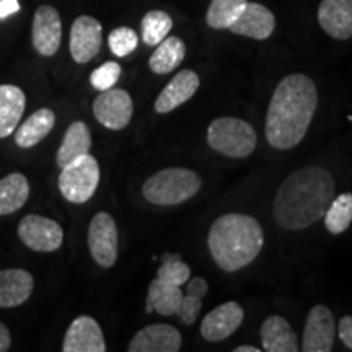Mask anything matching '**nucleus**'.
I'll list each match as a JSON object with an SVG mask.
<instances>
[{"instance_id": "1", "label": "nucleus", "mask_w": 352, "mask_h": 352, "mask_svg": "<svg viewBox=\"0 0 352 352\" xmlns=\"http://www.w3.org/2000/svg\"><path fill=\"white\" fill-rule=\"evenodd\" d=\"M318 107L315 82L303 74L284 77L272 94L266 114V139L277 151L296 147L307 135Z\"/></svg>"}, {"instance_id": "2", "label": "nucleus", "mask_w": 352, "mask_h": 352, "mask_svg": "<svg viewBox=\"0 0 352 352\" xmlns=\"http://www.w3.org/2000/svg\"><path fill=\"white\" fill-rule=\"evenodd\" d=\"M334 179L321 166H305L284 179L272 206L276 223L284 230H302L323 219L334 199Z\"/></svg>"}, {"instance_id": "3", "label": "nucleus", "mask_w": 352, "mask_h": 352, "mask_svg": "<svg viewBox=\"0 0 352 352\" xmlns=\"http://www.w3.org/2000/svg\"><path fill=\"white\" fill-rule=\"evenodd\" d=\"M208 245L220 270L239 271L252 264L261 253L263 228L252 215L226 214L210 227Z\"/></svg>"}, {"instance_id": "4", "label": "nucleus", "mask_w": 352, "mask_h": 352, "mask_svg": "<svg viewBox=\"0 0 352 352\" xmlns=\"http://www.w3.org/2000/svg\"><path fill=\"white\" fill-rule=\"evenodd\" d=\"M201 176L188 168H165L152 175L142 186L145 199L157 206H175L195 197L201 189Z\"/></svg>"}, {"instance_id": "5", "label": "nucleus", "mask_w": 352, "mask_h": 352, "mask_svg": "<svg viewBox=\"0 0 352 352\" xmlns=\"http://www.w3.org/2000/svg\"><path fill=\"white\" fill-rule=\"evenodd\" d=\"M208 144L212 151L232 158H245L256 148V132L239 118H219L208 129Z\"/></svg>"}, {"instance_id": "6", "label": "nucleus", "mask_w": 352, "mask_h": 352, "mask_svg": "<svg viewBox=\"0 0 352 352\" xmlns=\"http://www.w3.org/2000/svg\"><path fill=\"white\" fill-rule=\"evenodd\" d=\"M100 183V166L90 153L65 165L59 176V189L69 202L83 204L95 195Z\"/></svg>"}, {"instance_id": "7", "label": "nucleus", "mask_w": 352, "mask_h": 352, "mask_svg": "<svg viewBox=\"0 0 352 352\" xmlns=\"http://www.w3.org/2000/svg\"><path fill=\"white\" fill-rule=\"evenodd\" d=\"M88 248L101 267H113L118 259V227L108 212H98L88 228Z\"/></svg>"}, {"instance_id": "8", "label": "nucleus", "mask_w": 352, "mask_h": 352, "mask_svg": "<svg viewBox=\"0 0 352 352\" xmlns=\"http://www.w3.org/2000/svg\"><path fill=\"white\" fill-rule=\"evenodd\" d=\"M19 236L34 252L51 253L60 248L64 240L63 228L54 220L41 215H26L19 226Z\"/></svg>"}, {"instance_id": "9", "label": "nucleus", "mask_w": 352, "mask_h": 352, "mask_svg": "<svg viewBox=\"0 0 352 352\" xmlns=\"http://www.w3.org/2000/svg\"><path fill=\"white\" fill-rule=\"evenodd\" d=\"M134 104L131 95L121 88L101 91L94 101V114L100 124L113 131H121L131 122Z\"/></svg>"}, {"instance_id": "10", "label": "nucleus", "mask_w": 352, "mask_h": 352, "mask_svg": "<svg viewBox=\"0 0 352 352\" xmlns=\"http://www.w3.org/2000/svg\"><path fill=\"white\" fill-rule=\"evenodd\" d=\"M336 338V323L328 307L316 305L307 316L305 331H303V352H329L333 351Z\"/></svg>"}, {"instance_id": "11", "label": "nucleus", "mask_w": 352, "mask_h": 352, "mask_svg": "<svg viewBox=\"0 0 352 352\" xmlns=\"http://www.w3.org/2000/svg\"><path fill=\"white\" fill-rule=\"evenodd\" d=\"M103 43V28L94 16L82 15L70 28V54L77 64L90 63Z\"/></svg>"}, {"instance_id": "12", "label": "nucleus", "mask_w": 352, "mask_h": 352, "mask_svg": "<svg viewBox=\"0 0 352 352\" xmlns=\"http://www.w3.org/2000/svg\"><path fill=\"white\" fill-rule=\"evenodd\" d=\"M63 39V21L59 12L51 6H41L34 13L33 46L44 57L54 56Z\"/></svg>"}, {"instance_id": "13", "label": "nucleus", "mask_w": 352, "mask_h": 352, "mask_svg": "<svg viewBox=\"0 0 352 352\" xmlns=\"http://www.w3.org/2000/svg\"><path fill=\"white\" fill-rule=\"evenodd\" d=\"M243 308L236 302H226L204 316L201 334L206 341L219 342L230 338L243 323Z\"/></svg>"}, {"instance_id": "14", "label": "nucleus", "mask_w": 352, "mask_h": 352, "mask_svg": "<svg viewBox=\"0 0 352 352\" xmlns=\"http://www.w3.org/2000/svg\"><path fill=\"white\" fill-rule=\"evenodd\" d=\"M182 334L173 327L164 323L148 324L132 338L129 352H178L182 349Z\"/></svg>"}, {"instance_id": "15", "label": "nucleus", "mask_w": 352, "mask_h": 352, "mask_svg": "<svg viewBox=\"0 0 352 352\" xmlns=\"http://www.w3.org/2000/svg\"><path fill=\"white\" fill-rule=\"evenodd\" d=\"M64 352H104L103 331L91 316H78L72 321L63 342Z\"/></svg>"}, {"instance_id": "16", "label": "nucleus", "mask_w": 352, "mask_h": 352, "mask_svg": "<svg viewBox=\"0 0 352 352\" xmlns=\"http://www.w3.org/2000/svg\"><path fill=\"white\" fill-rule=\"evenodd\" d=\"M276 19L270 8H266L261 3L248 2L243 10L233 23L230 25V32L240 36H248L253 39H267L274 33Z\"/></svg>"}, {"instance_id": "17", "label": "nucleus", "mask_w": 352, "mask_h": 352, "mask_svg": "<svg viewBox=\"0 0 352 352\" xmlns=\"http://www.w3.org/2000/svg\"><path fill=\"white\" fill-rule=\"evenodd\" d=\"M320 26L329 36L346 41L352 36V0H323L318 8Z\"/></svg>"}, {"instance_id": "18", "label": "nucleus", "mask_w": 352, "mask_h": 352, "mask_svg": "<svg viewBox=\"0 0 352 352\" xmlns=\"http://www.w3.org/2000/svg\"><path fill=\"white\" fill-rule=\"evenodd\" d=\"M201 82L195 70H182L171 78L168 85L164 88L158 98L155 100V111L160 114H166L173 111L189 98H192L199 88Z\"/></svg>"}, {"instance_id": "19", "label": "nucleus", "mask_w": 352, "mask_h": 352, "mask_svg": "<svg viewBox=\"0 0 352 352\" xmlns=\"http://www.w3.org/2000/svg\"><path fill=\"white\" fill-rule=\"evenodd\" d=\"M263 349L267 352H297L300 351L298 338L290 328L287 320L274 315L264 320L261 324Z\"/></svg>"}, {"instance_id": "20", "label": "nucleus", "mask_w": 352, "mask_h": 352, "mask_svg": "<svg viewBox=\"0 0 352 352\" xmlns=\"http://www.w3.org/2000/svg\"><path fill=\"white\" fill-rule=\"evenodd\" d=\"M33 276L23 270L0 271V307H19L33 292Z\"/></svg>"}, {"instance_id": "21", "label": "nucleus", "mask_w": 352, "mask_h": 352, "mask_svg": "<svg viewBox=\"0 0 352 352\" xmlns=\"http://www.w3.org/2000/svg\"><path fill=\"white\" fill-rule=\"evenodd\" d=\"M26 98L15 85H0V139L13 134L23 116Z\"/></svg>"}, {"instance_id": "22", "label": "nucleus", "mask_w": 352, "mask_h": 352, "mask_svg": "<svg viewBox=\"0 0 352 352\" xmlns=\"http://www.w3.org/2000/svg\"><path fill=\"white\" fill-rule=\"evenodd\" d=\"M183 290L178 285L164 283L158 277L152 280L151 287L147 292V300H145V310L147 314L157 311L164 316L176 315L179 305H182Z\"/></svg>"}, {"instance_id": "23", "label": "nucleus", "mask_w": 352, "mask_h": 352, "mask_svg": "<svg viewBox=\"0 0 352 352\" xmlns=\"http://www.w3.org/2000/svg\"><path fill=\"white\" fill-rule=\"evenodd\" d=\"M91 147V134L85 122L76 121L69 126L65 132L63 144H60L59 152H57L56 164L59 168H64L76 158L90 153Z\"/></svg>"}, {"instance_id": "24", "label": "nucleus", "mask_w": 352, "mask_h": 352, "mask_svg": "<svg viewBox=\"0 0 352 352\" xmlns=\"http://www.w3.org/2000/svg\"><path fill=\"white\" fill-rule=\"evenodd\" d=\"M56 122V116L51 109L43 108L33 113L23 124L15 132V142L21 148H30L41 142L52 131Z\"/></svg>"}, {"instance_id": "25", "label": "nucleus", "mask_w": 352, "mask_h": 352, "mask_svg": "<svg viewBox=\"0 0 352 352\" xmlns=\"http://www.w3.org/2000/svg\"><path fill=\"white\" fill-rule=\"evenodd\" d=\"M30 196V183L21 173H12L0 179V215L16 212Z\"/></svg>"}, {"instance_id": "26", "label": "nucleus", "mask_w": 352, "mask_h": 352, "mask_svg": "<svg viewBox=\"0 0 352 352\" xmlns=\"http://www.w3.org/2000/svg\"><path fill=\"white\" fill-rule=\"evenodd\" d=\"M157 46L158 47L151 56V60H148L152 72L155 74L173 72L186 56V46H184L183 39L178 36H166Z\"/></svg>"}, {"instance_id": "27", "label": "nucleus", "mask_w": 352, "mask_h": 352, "mask_svg": "<svg viewBox=\"0 0 352 352\" xmlns=\"http://www.w3.org/2000/svg\"><path fill=\"white\" fill-rule=\"evenodd\" d=\"M209 285L202 277H195L186 283V292H183L182 305H179L176 316L184 324H192L199 316L202 308V298L208 294Z\"/></svg>"}, {"instance_id": "28", "label": "nucleus", "mask_w": 352, "mask_h": 352, "mask_svg": "<svg viewBox=\"0 0 352 352\" xmlns=\"http://www.w3.org/2000/svg\"><path fill=\"white\" fill-rule=\"evenodd\" d=\"M250 0H212L206 21L214 30H228Z\"/></svg>"}, {"instance_id": "29", "label": "nucleus", "mask_w": 352, "mask_h": 352, "mask_svg": "<svg viewBox=\"0 0 352 352\" xmlns=\"http://www.w3.org/2000/svg\"><path fill=\"white\" fill-rule=\"evenodd\" d=\"M323 219L324 227L333 235L346 232L352 223V192H344L334 197Z\"/></svg>"}, {"instance_id": "30", "label": "nucleus", "mask_w": 352, "mask_h": 352, "mask_svg": "<svg viewBox=\"0 0 352 352\" xmlns=\"http://www.w3.org/2000/svg\"><path fill=\"white\" fill-rule=\"evenodd\" d=\"M173 28V20L166 12L152 10L145 13L140 23L142 30V39L147 46H157L168 36L170 30Z\"/></svg>"}, {"instance_id": "31", "label": "nucleus", "mask_w": 352, "mask_h": 352, "mask_svg": "<svg viewBox=\"0 0 352 352\" xmlns=\"http://www.w3.org/2000/svg\"><path fill=\"white\" fill-rule=\"evenodd\" d=\"M157 277L160 280H164V283L182 287V285L188 283L189 277H191V270H189L188 264L182 259V254L165 253L162 256Z\"/></svg>"}, {"instance_id": "32", "label": "nucleus", "mask_w": 352, "mask_h": 352, "mask_svg": "<svg viewBox=\"0 0 352 352\" xmlns=\"http://www.w3.org/2000/svg\"><path fill=\"white\" fill-rule=\"evenodd\" d=\"M138 33L132 28H127V26H121V28L113 30L108 36L109 50H111L113 54L118 57H126L129 56L131 52H134L135 47H138Z\"/></svg>"}, {"instance_id": "33", "label": "nucleus", "mask_w": 352, "mask_h": 352, "mask_svg": "<svg viewBox=\"0 0 352 352\" xmlns=\"http://www.w3.org/2000/svg\"><path fill=\"white\" fill-rule=\"evenodd\" d=\"M121 77V65L118 63H104L95 69L90 76V83L95 90L104 91L116 85Z\"/></svg>"}, {"instance_id": "34", "label": "nucleus", "mask_w": 352, "mask_h": 352, "mask_svg": "<svg viewBox=\"0 0 352 352\" xmlns=\"http://www.w3.org/2000/svg\"><path fill=\"white\" fill-rule=\"evenodd\" d=\"M338 334H340L342 344H344L347 349L352 351V316H344V318L340 321Z\"/></svg>"}, {"instance_id": "35", "label": "nucleus", "mask_w": 352, "mask_h": 352, "mask_svg": "<svg viewBox=\"0 0 352 352\" xmlns=\"http://www.w3.org/2000/svg\"><path fill=\"white\" fill-rule=\"evenodd\" d=\"M20 10L19 0H0V20L7 19Z\"/></svg>"}, {"instance_id": "36", "label": "nucleus", "mask_w": 352, "mask_h": 352, "mask_svg": "<svg viewBox=\"0 0 352 352\" xmlns=\"http://www.w3.org/2000/svg\"><path fill=\"white\" fill-rule=\"evenodd\" d=\"M12 344V338H10V331L3 323H0V352H6L10 349Z\"/></svg>"}, {"instance_id": "37", "label": "nucleus", "mask_w": 352, "mask_h": 352, "mask_svg": "<svg viewBox=\"0 0 352 352\" xmlns=\"http://www.w3.org/2000/svg\"><path fill=\"white\" fill-rule=\"evenodd\" d=\"M261 349H258V347H253V346H239L233 349V352H259Z\"/></svg>"}]
</instances>
